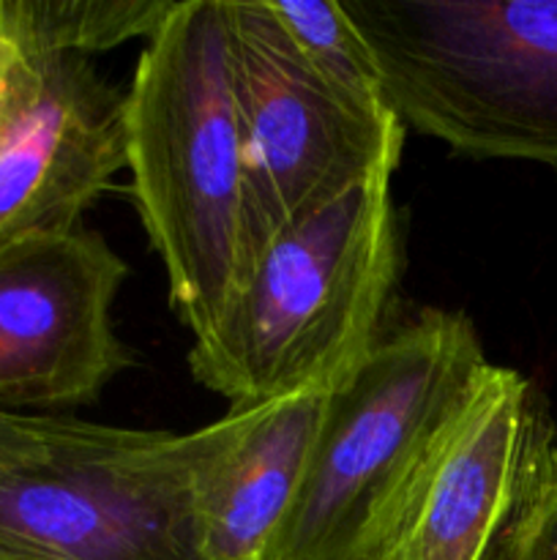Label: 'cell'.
Listing matches in <instances>:
<instances>
[{"label":"cell","instance_id":"14","mask_svg":"<svg viewBox=\"0 0 557 560\" xmlns=\"http://www.w3.org/2000/svg\"><path fill=\"white\" fill-rule=\"evenodd\" d=\"M533 457L538 468L557 481V424L549 430H541V427L535 430Z\"/></svg>","mask_w":557,"mask_h":560},{"label":"cell","instance_id":"3","mask_svg":"<svg viewBox=\"0 0 557 560\" xmlns=\"http://www.w3.org/2000/svg\"><path fill=\"white\" fill-rule=\"evenodd\" d=\"M260 410L194 432L0 410V560H205L202 501Z\"/></svg>","mask_w":557,"mask_h":560},{"label":"cell","instance_id":"9","mask_svg":"<svg viewBox=\"0 0 557 560\" xmlns=\"http://www.w3.org/2000/svg\"><path fill=\"white\" fill-rule=\"evenodd\" d=\"M535 430L528 377L486 364L415 468L369 560H484L522 495Z\"/></svg>","mask_w":557,"mask_h":560},{"label":"cell","instance_id":"6","mask_svg":"<svg viewBox=\"0 0 557 560\" xmlns=\"http://www.w3.org/2000/svg\"><path fill=\"white\" fill-rule=\"evenodd\" d=\"M227 11L244 135L246 277L273 235L382 164H399L404 126L386 104H364L322 80L268 0H227Z\"/></svg>","mask_w":557,"mask_h":560},{"label":"cell","instance_id":"10","mask_svg":"<svg viewBox=\"0 0 557 560\" xmlns=\"http://www.w3.org/2000/svg\"><path fill=\"white\" fill-rule=\"evenodd\" d=\"M328 394H295L260 410L202 501L205 560H268L298 492Z\"/></svg>","mask_w":557,"mask_h":560},{"label":"cell","instance_id":"1","mask_svg":"<svg viewBox=\"0 0 557 560\" xmlns=\"http://www.w3.org/2000/svg\"><path fill=\"white\" fill-rule=\"evenodd\" d=\"M388 162L268 241L189 350L191 377L233 410L331 394L380 337L399 282Z\"/></svg>","mask_w":557,"mask_h":560},{"label":"cell","instance_id":"4","mask_svg":"<svg viewBox=\"0 0 557 560\" xmlns=\"http://www.w3.org/2000/svg\"><path fill=\"white\" fill-rule=\"evenodd\" d=\"M486 364L464 312L426 306L380 334L325 397L268 560H369L415 468Z\"/></svg>","mask_w":557,"mask_h":560},{"label":"cell","instance_id":"5","mask_svg":"<svg viewBox=\"0 0 557 560\" xmlns=\"http://www.w3.org/2000/svg\"><path fill=\"white\" fill-rule=\"evenodd\" d=\"M404 131L557 173V0H339Z\"/></svg>","mask_w":557,"mask_h":560},{"label":"cell","instance_id":"11","mask_svg":"<svg viewBox=\"0 0 557 560\" xmlns=\"http://www.w3.org/2000/svg\"><path fill=\"white\" fill-rule=\"evenodd\" d=\"M175 0H0V33L20 52H93L151 38Z\"/></svg>","mask_w":557,"mask_h":560},{"label":"cell","instance_id":"13","mask_svg":"<svg viewBox=\"0 0 557 560\" xmlns=\"http://www.w3.org/2000/svg\"><path fill=\"white\" fill-rule=\"evenodd\" d=\"M500 560H557V481L538 468L530 446L522 495L502 530Z\"/></svg>","mask_w":557,"mask_h":560},{"label":"cell","instance_id":"12","mask_svg":"<svg viewBox=\"0 0 557 560\" xmlns=\"http://www.w3.org/2000/svg\"><path fill=\"white\" fill-rule=\"evenodd\" d=\"M268 5L295 52L322 80L364 104H386L375 58L339 0H268Z\"/></svg>","mask_w":557,"mask_h":560},{"label":"cell","instance_id":"8","mask_svg":"<svg viewBox=\"0 0 557 560\" xmlns=\"http://www.w3.org/2000/svg\"><path fill=\"white\" fill-rule=\"evenodd\" d=\"M126 167V91L74 52H20L0 109V249L71 230Z\"/></svg>","mask_w":557,"mask_h":560},{"label":"cell","instance_id":"7","mask_svg":"<svg viewBox=\"0 0 557 560\" xmlns=\"http://www.w3.org/2000/svg\"><path fill=\"white\" fill-rule=\"evenodd\" d=\"M123 257L82 224L0 249V410L91 405L131 366L112 304Z\"/></svg>","mask_w":557,"mask_h":560},{"label":"cell","instance_id":"2","mask_svg":"<svg viewBox=\"0 0 557 560\" xmlns=\"http://www.w3.org/2000/svg\"><path fill=\"white\" fill-rule=\"evenodd\" d=\"M131 200L191 337L244 279V135L227 0H175L126 91Z\"/></svg>","mask_w":557,"mask_h":560},{"label":"cell","instance_id":"15","mask_svg":"<svg viewBox=\"0 0 557 560\" xmlns=\"http://www.w3.org/2000/svg\"><path fill=\"white\" fill-rule=\"evenodd\" d=\"M16 60H20V49L0 33V109H3L5 93H9L11 71H14Z\"/></svg>","mask_w":557,"mask_h":560}]
</instances>
